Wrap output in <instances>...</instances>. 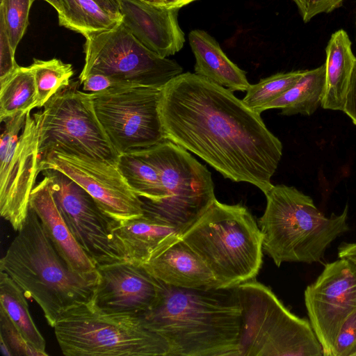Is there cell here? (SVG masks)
<instances>
[{"label":"cell","mask_w":356,"mask_h":356,"mask_svg":"<svg viewBox=\"0 0 356 356\" xmlns=\"http://www.w3.org/2000/svg\"><path fill=\"white\" fill-rule=\"evenodd\" d=\"M160 115L168 140L235 182L264 195L282 156L281 141L260 113L231 90L195 73H181L162 88Z\"/></svg>","instance_id":"1"},{"label":"cell","mask_w":356,"mask_h":356,"mask_svg":"<svg viewBox=\"0 0 356 356\" xmlns=\"http://www.w3.org/2000/svg\"><path fill=\"white\" fill-rule=\"evenodd\" d=\"M142 317L166 341L168 356H238L241 309L235 287L163 284L159 302Z\"/></svg>","instance_id":"2"},{"label":"cell","mask_w":356,"mask_h":356,"mask_svg":"<svg viewBox=\"0 0 356 356\" xmlns=\"http://www.w3.org/2000/svg\"><path fill=\"white\" fill-rule=\"evenodd\" d=\"M0 270L8 275L27 298L35 301L52 327L67 312L91 303L99 282L97 270L83 274L66 264L30 207L0 260Z\"/></svg>","instance_id":"3"},{"label":"cell","mask_w":356,"mask_h":356,"mask_svg":"<svg viewBox=\"0 0 356 356\" xmlns=\"http://www.w3.org/2000/svg\"><path fill=\"white\" fill-rule=\"evenodd\" d=\"M259 219L263 250L280 266L284 262H321L326 249L348 232V207L327 217L313 200L293 186H273Z\"/></svg>","instance_id":"4"},{"label":"cell","mask_w":356,"mask_h":356,"mask_svg":"<svg viewBox=\"0 0 356 356\" xmlns=\"http://www.w3.org/2000/svg\"><path fill=\"white\" fill-rule=\"evenodd\" d=\"M202 259L219 288L255 279L262 264L263 238L252 213L241 204L215 200L181 234Z\"/></svg>","instance_id":"5"},{"label":"cell","mask_w":356,"mask_h":356,"mask_svg":"<svg viewBox=\"0 0 356 356\" xmlns=\"http://www.w3.org/2000/svg\"><path fill=\"white\" fill-rule=\"evenodd\" d=\"M67 356H168L166 341L142 316L102 312L90 303L63 315L54 327Z\"/></svg>","instance_id":"6"},{"label":"cell","mask_w":356,"mask_h":356,"mask_svg":"<svg viewBox=\"0 0 356 356\" xmlns=\"http://www.w3.org/2000/svg\"><path fill=\"white\" fill-rule=\"evenodd\" d=\"M236 288L241 309L238 356H322L309 320L291 312L255 279Z\"/></svg>","instance_id":"7"},{"label":"cell","mask_w":356,"mask_h":356,"mask_svg":"<svg viewBox=\"0 0 356 356\" xmlns=\"http://www.w3.org/2000/svg\"><path fill=\"white\" fill-rule=\"evenodd\" d=\"M134 152L157 170L168 195L156 203L141 199L144 211L184 232L216 200L211 172L183 147L167 140Z\"/></svg>","instance_id":"8"},{"label":"cell","mask_w":356,"mask_h":356,"mask_svg":"<svg viewBox=\"0 0 356 356\" xmlns=\"http://www.w3.org/2000/svg\"><path fill=\"white\" fill-rule=\"evenodd\" d=\"M43 107L33 114L40 155L63 152L117 165L120 155L97 119L90 93L72 84L53 96Z\"/></svg>","instance_id":"9"},{"label":"cell","mask_w":356,"mask_h":356,"mask_svg":"<svg viewBox=\"0 0 356 356\" xmlns=\"http://www.w3.org/2000/svg\"><path fill=\"white\" fill-rule=\"evenodd\" d=\"M85 38V64L79 75L80 84L90 74L99 73L134 87L163 88L183 72L178 63L143 44L122 22Z\"/></svg>","instance_id":"10"},{"label":"cell","mask_w":356,"mask_h":356,"mask_svg":"<svg viewBox=\"0 0 356 356\" xmlns=\"http://www.w3.org/2000/svg\"><path fill=\"white\" fill-rule=\"evenodd\" d=\"M162 88L138 86L90 93L97 119L119 155L168 140L160 115Z\"/></svg>","instance_id":"11"},{"label":"cell","mask_w":356,"mask_h":356,"mask_svg":"<svg viewBox=\"0 0 356 356\" xmlns=\"http://www.w3.org/2000/svg\"><path fill=\"white\" fill-rule=\"evenodd\" d=\"M0 140V213L18 231L40 172L38 132L31 111L3 120Z\"/></svg>","instance_id":"12"},{"label":"cell","mask_w":356,"mask_h":356,"mask_svg":"<svg viewBox=\"0 0 356 356\" xmlns=\"http://www.w3.org/2000/svg\"><path fill=\"white\" fill-rule=\"evenodd\" d=\"M42 172L49 178L56 204L72 234L97 266L122 261L113 241L118 224L65 174L52 168Z\"/></svg>","instance_id":"13"},{"label":"cell","mask_w":356,"mask_h":356,"mask_svg":"<svg viewBox=\"0 0 356 356\" xmlns=\"http://www.w3.org/2000/svg\"><path fill=\"white\" fill-rule=\"evenodd\" d=\"M58 170L83 188L101 209L118 224L144 214L141 198L129 187L117 165L63 152L42 156L40 172Z\"/></svg>","instance_id":"14"},{"label":"cell","mask_w":356,"mask_h":356,"mask_svg":"<svg viewBox=\"0 0 356 356\" xmlns=\"http://www.w3.org/2000/svg\"><path fill=\"white\" fill-rule=\"evenodd\" d=\"M313 330L324 356H332L334 342L346 318L356 309V265L343 258L328 263L304 293Z\"/></svg>","instance_id":"15"},{"label":"cell","mask_w":356,"mask_h":356,"mask_svg":"<svg viewBox=\"0 0 356 356\" xmlns=\"http://www.w3.org/2000/svg\"><path fill=\"white\" fill-rule=\"evenodd\" d=\"M99 282L91 305L102 312L142 316L159 302L163 283L143 266L119 261L97 266Z\"/></svg>","instance_id":"16"},{"label":"cell","mask_w":356,"mask_h":356,"mask_svg":"<svg viewBox=\"0 0 356 356\" xmlns=\"http://www.w3.org/2000/svg\"><path fill=\"white\" fill-rule=\"evenodd\" d=\"M178 10L145 0H120L124 26L146 47L164 58L180 51L185 42Z\"/></svg>","instance_id":"17"},{"label":"cell","mask_w":356,"mask_h":356,"mask_svg":"<svg viewBox=\"0 0 356 356\" xmlns=\"http://www.w3.org/2000/svg\"><path fill=\"white\" fill-rule=\"evenodd\" d=\"M182 233L176 225L144 211L140 217L118 224L113 230V241L122 260L143 266Z\"/></svg>","instance_id":"18"},{"label":"cell","mask_w":356,"mask_h":356,"mask_svg":"<svg viewBox=\"0 0 356 356\" xmlns=\"http://www.w3.org/2000/svg\"><path fill=\"white\" fill-rule=\"evenodd\" d=\"M29 207L36 213L42 229L61 258L74 270L89 274L97 271L96 264L76 242L54 201L49 178L33 189Z\"/></svg>","instance_id":"19"},{"label":"cell","mask_w":356,"mask_h":356,"mask_svg":"<svg viewBox=\"0 0 356 356\" xmlns=\"http://www.w3.org/2000/svg\"><path fill=\"white\" fill-rule=\"evenodd\" d=\"M143 266L166 285L184 289L219 288L204 262L181 237Z\"/></svg>","instance_id":"20"},{"label":"cell","mask_w":356,"mask_h":356,"mask_svg":"<svg viewBox=\"0 0 356 356\" xmlns=\"http://www.w3.org/2000/svg\"><path fill=\"white\" fill-rule=\"evenodd\" d=\"M189 44L195 56V73L232 92L246 91L250 83L245 71L234 63L218 42L203 30L188 34Z\"/></svg>","instance_id":"21"},{"label":"cell","mask_w":356,"mask_h":356,"mask_svg":"<svg viewBox=\"0 0 356 356\" xmlns=\"http://www.w3.org/2000/svg\"><path fill=\"white\" fill-rule=\"evenodd\" d=\"M325 53V87L321 106L325 109L343 111L356 60L351 42L344 30L340 29L332 33Z\"/></svg>","instance_id":"22"},{"label":"cell","mask_w":356,"mask_h":356,"mask_svg":"<svg viewBox=\"0 0 356 356\" xmlns=\"http://www.w3.org/2000/svg\"><path fill=\"white\" fill-rule=\"evenodd\" d=\"M325 87V65L306 70L301 78L286 92L268 103L262 112L268 109H281L286 115H312L321 104Z\"/></svg>","instance_id":"23"},{"label":"cell","mask_w":356,"mask_h":356,"mask_svg":"<svg viewBox=\"0 0 356 356\" xmlns=\"http://www.w3.org/2000/svg\"><path fill=\"white\" fill-rule=\"evenodd\" d=\"M60 4L59 24L84 37L110 30L122 20L120 14L104 9L94 0H60Z\"/></svg>","instance_id":"24"},{"label":"cell","mask_w":356,"mask_h":356,"mask_svg":"<svg viewBox=\"0 0 356 356\" xmlns=\"http://www.w3.org/2000/svg\"><path fill=\"white\" fill-rule=\"evenodd\" d=\"M26 298L22 289L0 270V307L31 345L47 353L45 340L31 316Z\"/></svg>","instance_id":"25"},{"label":"cell","mask_w":356,"mask_h":356,"mask_svg":"<svg viewBox=\"0 0 356 356\" xmlns=\"http://www.w3.org/2000/svg\"><path fill=\"white\" fill-rule=\"evenodd\" d=\"M0 120L35 108L37 91L30 66H19L0 80Z\"/></svg>","instance_id":"26"},{"label":"cell","mask_w":356,"mask_h":356,"mask_svg":"<svg viewBox=\"0 0 356 356\" xmlns=\"http://www.w3.org/2000/svg\"><path fill=\"white\" fill-rule=\"evenodd\" d=\"M117 166L127 184L142 200L156 203L168 197L157 170L134 152L120 154Z\"/></svg>","instance_id":"27"},{"label":"cell","mask_w":356,"mask_h":356,"mask_svg":"<svg viewBox=\"0 0 356 356\" xmlns=\"http://www.w3.org/2000/svg\"><path fill=\"white\" fill-rule=\"evenodd\" d=\"M37 91L35 108H41L55 95L70 85L74 74L71 64L58 58L47 60L34 58L30 65Z\"/></svg>","instance_id":"28"},{"label":"cell","mask_w":356,"mask_h":356,"mask_svg":"<svg viewBox=\"0 0 356 356\" xmlns=\"http://www.w3.org/2000/svg\"><path fill=\"white\" fill-rule=\"evenodd\" d=\"M305 70L279 72L251 85L242 99L252 110L261 114L262 108L290 89L304 74Z\"/></svg>","instance_id":"29"},{"label":"cell","mask_w":356,"mask_h":356,"mask_svg":"<svg viewBox=\"0 0 356 356\" xmlns=\"http://www.w3.org/2000/svg\"><path fill=\"white\" fill-rule=\"evenodd\" d=\"M35 0H1L0 22L16 51L29 24L30 8Z\"/></svg>","instance_id":"30"},{"label":"cell","mask_w":356,"mask_h":356,"mask_svg":"<svg viewBox=\"0 0 356 356\" xmlns=\"http://www.w3.org/2000/svg\"><path fill=\"white\" fill-rule=\"evenodd\" d=\"M0 340L9 348L13 356H46L31 345L13 323L6 312L0 307Z\"/></svg>","instance_id":"31"},{"label":"cell","mask_w":356,"mask_h":356,"mask_svg":"<svg viewBox=\"0 0 356 356\" xmlns=\"http://www.w3.org/2000/svg\"><path fill=\"white\" fill-rule=\"evenodd\" d=\"M356 349V309L341 325L336 336L332 356H352Z\"/></svg>","instance_id":"32"},{"label":"cell","mask_w":356,"mask_h":356,"mask_svg":"<svg viewBox=\"0 0 356 356\" xmlns=\"http://www.w3.org/2000/svg\"><path fill=\"white\" fill-rule=\"evenodd\" d=\"M81 84H83V90L89 92L88 93L102 92L115 89L134 87L127 83L99 73L90 74L86 77Z\"/></svg>","instance_id":"33"},{"label":"cell","mask_w":356,"mask_h":356,"mask_svg":"<svg viewBox=\"0 0 356 356\" xmlns=\"http://www.w3.org/2000/svg\"><path fill=\"white\" fill-rule=\"evenodd\" d=\"M15 53L5 26L0 22V80L8 76L19 67L15 59Z\"/></svg>","instance_id":"34"},{"label":"cell","mask_w":356,"mask_h":356,"mask_svg":"<svg viewBox=\"0 0 356 356\" xmlns=\"http://www.w3.org/2000/svg\"><path fill=\"white\" fill-rule=\"evenodd\" d=\"M305 22L316 15L328 13L337 8V0H293Z\"/></svg>","instance_id":"35"},{"label":"cell","mask_w":356,"mask_h":356,"mask_svg":"<svg viewBox=\"0 0 356 356\" xmlns=\"http://www.w3.org/2000/svg\"><path fill=\"white\" fill-rule=\"evenodd\" d=\"M343 111L356 125V60L352 72Z\"/></svg>","instance_id":"36"},{"label":"cell","mask_w":356,"mask_h":356,"mask_svg":"<svg viewBox=\"0 0 356 356\" xmlns=\"http://www.w3.org/2000/svg\"><path fill=\"white\" fill-rule=\"evenodd\" d=\"M338 256L356 265V243L342 242L338 248Z\"/></svg>","instance_id":"37"},{"label":"cell","mask_w":356,"mask_h":356,"mask_svg":"<svg viewBox=\"0 0 356 356\" xmlns=\"http://www.w3.org/2000/svg\"><path fill=\"white\" fill-rule=\"evenodd\" d=\"M104 9L113 13H120V0H94Z\"/></svg>","instance_id":"38"},{"label":"cell","mask_w":356,"mask_h":356,"mask_svg":"<svg viewBox=\"0 0 356 356\" xmlns=\"http://www.w3.org/2000/svg\"><path fill=\"white\" fill-rule=\"evenodd\" d=\"M195 1L196 0H160V6L168 8L179 9Z\"/></svg>","instance_id":"39"},{"label":"cell","mask_w":356,"mask_h":356,"mask_svg":"<svg viewBox=\"0 0 356 356\" xmlns=\"http://www.w3.org/2000/svg\"><path fill=\"white\" fill-rule=\"evenodd\" d=\"M47 2H48L51 6H52L57 13L59 12L60 9V0H44Z\"/></svg>","instance_id":"40"},{"label":"cell","mask_w":356,"mask_h":356,"mask_svg":"<svg viewBox=\"0 0 356 356\" xmlns=\"http://www.w3.org/2000/svg\"><path fill=\"white\" fill-rule=\"evenodd\" d=\"M160 5V0H145Z\"/></svg>","instance_id":"41"},{"label":"cell","mask_w":356,"mask_h":356,"mask_svg":"<svg viewBox=\"0 0 356 356\" xmlns=\"http://www.w3.org/2000/svg\"><path fill=\"white\" fill-rule=\"evenodd\" d=\"M344 0H337V8H338L339 6H340L341 5V3H343Z\"/></svg>","instance_id":"42"},{"label":"cell","mask_w":356,"mask_h":356,"mask_svg":"<svg viewBox=\"0 0 356 356\" xmlns=\"http://www.w3.org/2000/svg\"><path fill=\"white\" fill-rule=\"evenodd\" d=\"M355 353H356V349H355V352L352 354V356H353Z\"/></svg>","instance_id":"43"},{"label":"cell","mask_w":356,"mask_h":356,"mask_svg":"<svg viewBox=\"0 0 356 356\" xmlns=\"http://www.w3.org/2000/svg\"><path fill=\"white\" fill-rule=\"evenodd\" d=\"M353 356H356V353H354Z\"/></svg>","instance_id":"44"}]
</instances>
